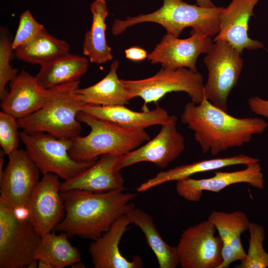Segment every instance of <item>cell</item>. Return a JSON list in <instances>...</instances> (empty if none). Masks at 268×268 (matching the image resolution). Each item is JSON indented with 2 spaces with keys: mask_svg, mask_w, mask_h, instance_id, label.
<instances>
[{
  "mask_svg": "<svg viewBox=\"0 0 268 268\" xmlns=\"http://www.w3.org/2000/svg\"><path fill=\"white\" fill-rule=\"evenodd\" d=\"M65 204L64 218L55 230L92 240L107 231L121 215L134 208L135 193H102L81 190L61 191Z\"/></svg>",
  "mask_w": 268,
  "mask_h": 268,
  "instance_id": "6da1fadb",
  "label": "cell"
},
{
  "mask_svg": "<svg viewBox=\"0 0 268 268\" xmlns=\"http://www.w3.org/2000/svg\"><path fill=\"white\" fill-rule=\"evenodd\" d=\"M182 122L194 133L201 151L216 155L229 148L250 142L254 134L268 127L263 119L237 118L214 105L204 97L199 104L186 103L181 115Z\"/></svg>",
  "mask_w": 268,
  "mask_h": 268,
  "instance_id": "7a4b0ae2",
  "label": "cell"
},
{
  "mask_svg": "<svg viewBox=\"0 0 268 268\" xmlns=\"http://www.w3.org/2000/svg\"><path fill=\"white\" fill-rule=\"evenodd\" d=\"M223 8L204 7L183 0H163L162 6L151 13L128 17L125 20L116 19L111 31L114 35L118 36L136 24L152 22L161 25L167 34L177 37L187 27L192 28L191 34L212 37L219 32Z\"/></svg>",
  "mask_w": 268,
  "mask_h": 268,
  "instance_id": "3957f363",
  "label": "cell"
},
{
  "mask_svg": "<svg viewBox=\"0 0 268 268\" xmlns=\"http://www.w3.org/2000/svg\"><path fill=\"white\" fill-rule=\"evenodd\" d=\"M77 119L91 129L86 136L71 139L69 154L77 161H95L104 154L122 155L150 139L145 129L125 127L82 111Z\"/></svg>",
  "mask_w": 268,
  "mask_h": 268,
  "instance_id": "277c9868",
  "label": "cell"
},
{
  "mask_svg": "<svg viewBox=\"0 0 268 268\" xmlns=\"http://www.w3.org/2000/svg\"><path fill=\"white\" fill-rule=\"evenodd\" d=\"M79 83L78 80L48 89V98L42 108L17 120L19 128L28 132L46 133L61 139L80 136L82 128L77 115L86 104L76 93Z\"/></svg>",
  "mask_w": 268,
  "mask_h": 268,
  "instance_id": "5b68a950",
  "label": "cell"
},
{
  "mask_svg": "<svg viewBox=\"0 0 268 268\" xmlns=\"http://www.w3.org/2000/svg\"><path fill=\"white\" fill-rule=\"evenodd\" d=\"M121 81L131 98L140 97L144 102L142 111L148 110L147 105L157 103L167 93L186 92L195 104H199L204 95L203 78L199 72L187 68L175 70L162 67L154 75L138 80Z\"/></svg>",
  "mask_w": 268,
  "mask_h": 268,
  "instance_id": "8992f818",
  "label": "cell"
},
{
  "mask_svg": "<svg viewBox=\"0 0 268 268\" xmlns=\"http://www.w3.org/2000/svg\"><path fill=\"white\" fill-rule=\"evenodd\" d=\"M25 150L43 175L53 173L64 181L71 179L95 161L79 162L69 154L71 139L57 138L44 132L20 133Z\"/></svg>",
  "mask_w": 268,
  "mask_h": 268,
  "instance_id": "52a82bcc",
  "label": "cell"
},
{
  "mask_svg": "<svg viewBox=\"0 0 268 268\" xmlns=\"http://www.w3.org/2000/svg\"><path fill=\"white\" fill-rule=\"evenodd\" d=\"M41 239L26 216L0 201V268H26Z\"/></svg>",
  "mask_w": 268,
  "mask_h": 268,
  "instance_id": "ba28073f",
  "label": "cell"
},
{
  "mask_svg": "<svg viewBox=\"0 0 268 268\" xmlns=\"http://www.w3.org/2000/svg\"><path fill=\"white\" fill-rule=\"evenodd\" d=\"M213 42L203 59L208 70L204 95L213 105L228 112L227 99L238 82L243 60L241 54L229 43Z\"/></svg>",
  "mask_w": 268,
  "mask_h": 268,
  "instance_id": "9c48e42d",
  "label": "cell"
},
{
  "mask_svg": "<svg viewBox=\"0 0 268 268\" xmlns=\"http://www.w3.org/2000/svg\"><path fill=\"white\" fill-rule=\"evenodd\" d=\"M216 230L207 219L182 231L177 246L182 268H218L222 261V241L215 235Z\"/></svg>",
  "mask_w": 268,
  "mask_h": 268,
  "instance_id": "30bf717a",
  "label": "cell"
},
{
  "mask_svg": "<svg viewBox=\"0 0 268 268\" xmlns=\"http://www.w3.org/2000/svg\"><path fill=\"white\" fill-rule=\"evenodd\" d=\"M0 178V201L14 210L24 209L41 173L25 149H16Z\"/></svg>",
  "mask_w": 268,
  "mask_h": 268,
  "instance_id": "8fae6325",
  "label": "cell"
},
{
  "mask_svg": "<svg viewBox=\"0 0 268 268\" xmlns=\"http://www.w3.org/2000/svg\"><path fill=\"white\" fill-rule=\"evenodd\" d=\"M60 179L53 173L43 175L24 209L26 217L41 236L54 230L65 214Z\"/></svg>",
  "mask_w": 268,
  "mask_h": 268,
  "instance_id": "7c38bea8",
  "label": "cell"
},
{
  "mask_svg": "<svg viewBox=\"0 0 268 268\" xmlns=\"http://www.w3.org/2000/svg\"><path fill=\"white\" fill-rule=\"evenodd\" d=\"M177 118L171 115L162 125L160 131L152 139L119 158L118 167L122 169L142 162L155 164L161 168H166L176 159L185 149V139L177 129Z\"/></svg>",
  "mask_w": 268,
  "mask_h": 268,
  "instance_id": "4fadbf2b",
  "label": "cell"
},
{
  "mask_svg": "<svg viewBox=\"0 0 268 268\" xmlns=\"http://www.w3.org/2000/svg\"><path fill=\"white\" fill-rule=\"evenodd\" d=\"M191 35L187 38L180 39L166 33L148 54V61L153 64H160L165 69L187 68L197 71L196 63L199 56L208 53L214 42L210 37L197 33Z\"/></svg>",
  "mask_w": 268,
  "mask_h": 268,
  "instance_id": "5bb4252c",
  "label": "cell"
},
{
  "mask_svg": "<svg viewBox=\"0 0 268 268\" xmlns=\"http://www.w3.org/2000/svg\"><path fill=\"white\" fill-rule=\"evenodd\" d=\"M245 183L262 189L264 187V175L259 162L246 165L243 170L232 172H215L209 178L195 179L188 178L177 181L178 195L190 201H198L203 191L219 193L226 187L234 184Z\"/></svg>",
  "mask_w": 268,
  "mask_h": 268,
  "instance_id": "9a60e30c",
  "label": "cell"
},
{
  "mask_svg": "<svg viewBox=\"0 0 268 268\" xmlns=\"http://www.w3.org/2000/svg\"><path fill=\"white\" fill-rule=\"evenodd\" d=\"M260 0H232L223 8L220 17V29L213 41L229 43L241 54L245 49L264 48L262 42L248 36L249 22L254 15V8Z\"/></svg>",
  "mask_w": 268,
  "mask_h": 268,
  "instance_id": "2e32d148",
  "label": "cell"
},
{
  "mask_svg": "<svg viewBox=\"0 0 268 268\" xmlns=\"http://www.w3.org/2000/svg\"><path fill=\"white\" fill-rule=\"evenodd\" d=\"M121 155L104 154L89 167L62 183L61 191L81 190L102 193L125 190L118 163Z\"/></svg>",
  "mask_w": 268,
  "mask_h": 268,
  "instance_id": "e0dca14e",
  "label": "cell"
},
{
  "mask_svg": "<svg viewBox=\"0 0 268 268\" xmlns=\"http://www.w3.org/2000/svg\"><path fill=\"white\" fill-rule=\"evenodd\" d=\"M130 223L127 214L121 215L107 231L90 244L89 253L95 268L143 267L142 261L139 256L135 255L129 260L120 251V240Z\"/></svg>",
  "mask_w": 268,
  "mask_h": 268,
  "instance_id": "ac0fdd59",
  "label": "cell"
},
{
  "mask_svg": "<svg viewBox=\"0 0 268 268\" xmlns=\"http://www.w3.org/2000/svg\"><path fill=\"white\" fill-rule=\"evenodd\" d=\"M10 90L1 100V110L16 119L26 117L44 105L49 89L42 87L35 76L22 70L9 82Z\"/></svg>",
  "mask_w": 268,
  "mask_h": 268,
  "instance_id": "d6986e66",
  "label": "cell"
},
{
  "mask_svg": "<svg viewBox=\"0 0 268 268\" xmlns=\"http://www.w3.org/2000/svg\"><path fill=\"white\" fill-rule=\"evenodd\" d=\"M81 111L133 129H145L155 125H162L171 117L166 110L158 105L153 110L137 112L127 108L125 105L101 106L86 104Z\"/></svg>",
  "mask_w": 268,
  "mask_h": 268,
  "instance_id": "ffe728a7",
  "label": "cell"
},
{
  "mask_svg": "<svg viewBox=\"0 0 268 268\" xmlns=\"http://www.w3.org/2000/svg\"><path fill=\"white\" fill-rule=\"evenodd\" d=\"M259 161L258 158L241 154L230 157L206 159L182 165L157 173L154 177L140 184L137 188V191L139 192H145L168 182L178 181L190 178L191 176L195 174L217 170L232 165L246 166Z\"/></svg>",
  "mask_w": 268,
  "mask_h": 268,
  "instance_id": "44dd1931",
  "label": "cell"
},
{
  "mask_svg": "<svg viewBox=\"0 0 268 268\" xmlns=\"http://www.w3.org/2000/svg\"><path fill=\"white\" fill-rule=\"evenodd\" d=\"M119 62L115 60L110 65L106 75L96 83L83 88H78L79 99L86 104L101 106L126 105L131 96L118 77Z\"/></svg>",
  "mask_w": 268,
  "mask_h": 268,
  "instance_id": "7402d4cb",
  "label": "cell"
},
{
  "mask_svg": "<svg viewBox=\"0 0 268 268\" xmlns=\"http://www.w3.org/2000/svg\"><path fill=\"white\" fill-rule=\"evenodd\" d=\"M92 23L84 35L83 54L91 63L105 64L113 59L112 50L106 39V19L108 9L105 0H94L90 5Z\"/></svg>",
  "mask_w": 268,
  "mask_h": 268,
  "instance_id": "603a6c76",
  "label": "cell"
},
{
  "mask_svg": "<svg viewBox=\"0 0 268 268\" xmlns=\"http://www.w3.org/2000/svg\"><path fill=\"white\" fill-rule=\"evenodd\" d=\"M89 65L87 57L69 53L42 65L35 76L39 84L48 89L61 84L80 80Z\"/></svg>",
  "mask_w": 268,
  "mask_h": 268,
  "instance_id": "cb8c5ba5",
  "label": "cell"
},
{
  "mask_svg": "<svg viewBox=\"0 0 268 268\" xmlns=\"http://www.w3.org/2000/svg\"><path fill=\"white\" fill-rule=\"evenodd\" d=\"M127 215L131 223L138 227L144 234L147 244L156 257L160 268H175L180 264L177 246L169 245L162 239L149 214L135 207Z\"/></svg>",
  "mask_w": 268,
  "mask_h": 268,
  "instance_id": "d4e9b609",
  "label": "cell"
},
{
  "mask_svg": "<svg viewBox=\"0 0 268 268\" xmlns=\"http://www.w3.org/2000/svg\"><path fill=\"white\" fill-rule=\"evenodd\" d=\"M70 46L66 41L58 39L44 29L27 44L15 50L19 60L40 66L69 53Z\"/></svg>",
  "mask_w": 268,
  "mask_h": 268,
  "instance_id": "484cf974",
  "label": "cell"
},
{
  "mask_svg": "<svg viewBox=\"0 0 268 268\" xmlns=\"http://www.w3.org/2000/svg\"><path fill=\"white\" fill-rule=\"evenodd\" d=\"M64 232L59 235L50 232L41 236L33 259L48 261L53 268H64L81 260L78 249L68 241Z\"/></svg>",
  "mask_w": 268,
  "mask_h": 268,
  "instance_id": "4316f807",
  "label": "cell"
},
{
  "mask_svg": "<svg viewBox=\"0 0 268 268\" xmlns=\"http://www.w3.org/2000/svg\"><path fill=\"white\" fill-rule=\"evenodd\" d=\"M208 220L215 226L222 243H228L239 252L246 253L241 234L248 230L251 222L244 212L240 210L231 213L213 211Z\"/></svg>",
  "mask_w": 268,
  "mask_h": 268,
  "instance_id": "83f0119b",
  "label": "cell"
},
{
  "mask_svg": "<svg viewBox=\"0 0 268 268\" xmlns=\"http://www.w3.org/2000/svg\"><path fill=\"white\" fill-rule=\"evenodd\" d=\"M248 230L250 240L248 253L245 258L235 268H268V253L264 250L263 245L265 239L264 227L258 224L251 222Z\"/></svg>",
  "mask_w": 268,
  "mask_h": 268,
  "instance_id": "f1b7e54d",
  "label": "cell"
},
{
  "mask_svg": "<svg viewBox=\"0 0 268 268\" xmlns=\"http://www.w3.org/2000/svg\"><path fill=\"white\" fill-rule=\"evenodd\" d=\"M12 40L3 27L0 30V98L3 99L8 93L6 84L18 73L17 68H13L10 61L14 55L12 47Z\"/></svg>",
  "mask_w": 268,
  "mask_h": 268,
  "instance_id": "f546056e",
  "label": "cell"
},
{
  "mask_svg": "<svg viewBox=\"0 0 268 268\" xmlns=\"http://www.w3.org/2000/svg\"><path fill=\"white\" fill-rule=\"evenodd\" d=\"M18 128L17 119L2 110L0 112V145L6 155L18 148Z\"/></svg>",
  "mask_w": 268,
  "mask_h": 268,
  "instance_id": "4dcf8cb0",
  "label": "cell"
},
{
  "mask_svg": "<svg viewBox=\"0 0 268 268\" xmlns=\"http://www.w3.org/2000/svg\"><path fill=\"white\" fill-rule=\"evenodd\" d=\"M44 29L29 10H25L19 17L18 28L12 41L13 49L27 44Z\"/></svg>",
  "mask_w": 268,
  "mask_h": 268,
  "instance_id": "1f68e13d",
  "label": "cell"
},
{
  "mask_svg": "<svg viewBox=\"0 0 268 268\" xmlns=\"http://www.w3.org/2000/svg\"><path fill=\"white\" fill-rule=\"evenodd\" d=\"M221 256L222 261L218 268H227L232 263L243 260L246 253L239 252L228 243H222Z\"/></svg>",
  "mask_w": 268,
  "mask_h": 268,
  "instance_id": "d6a6232c",
  "label": "cell"
},
{
  "mask_svg": "<svg viewBox=\"0 0 268 268\" xmlns=\"http://www.w3.org/2000/svg\"><path fill=\"white\" fill-rule=\"evenodd\" d=\"M248 103L251 111L268 119V100L253 96L249 99Z\"/></svg>",
  "mask_w": 268,
  "mask_h": 268,
  "instance_id": "836d02e7",
  "label": "cell"
},
{
  "mask_svg": "<svg viewBox=\"0 0 268 268\" xmlns=\"http://www.w3.org/2000/svg\"><path fill=\"white\" fill-rule=\"evenodd\" d=\"M126 58L133 61H141L147 58L148 54L146 50L139 47L134 46L125 51Z\"/></svg>",
  "mask_w": 268,
  "mask_h": 268,
  "instance_id": "e575fe53",
  "label": "cell"
},
{
  "mask_svg": "<svg viewBox=\"0 0 268 268\" xmlns=\"http://www.w3.org/2000/svg\"><path fill=\"white\" fill-rule=\"evenodd\" d=\"M197 5L204 7L213 8L216 7L211 0H196Z\"/></svg>",
  "mask_w": 268,
  "mask_h": 268,
  "instance_id": "d590c367",
  "label": "cell"
},
{
  "mask_svg": "<svg viewBox=\"0 0 268 268\" xmlns=\"http://www.w3.org/2000/svg\"><path fill=\"white\" fill-rule=\"evenodd\" d=\"M38 262V268H53L52 265L47 260L44 259H39Z\"/></svg>",
  "mask_w": 268,
  "mask_h": 268,
  "instance_id": "8d00e7d4",
  "label": "cell"
},
{
  "mask_svg": "<svg viewBox=\"0 0 268 268\" xmlns=\"http://www.w3.org/2000/svg\"><path fill=\"white\" fill-rule=\"evenodd\" d=\"M5 154V153L2 150L0 151V178L2 176L4 171L3 167L4 163V156Z\"/></svg>",
  "mask_w": 268,
  "mask_h": 268,
  "instance_id": "74e56055",
  "label": "cell"
},
{
  "mask_svg": "<svg viewBox=\"0 0 268 268\" xmlns=\"http://www.w3.org/2000/svg\"><path fill=\"white\" fill-rule=\"evenodd\" d=\"M38 260L33 259L28 264L26 268H38Z\"/></svg>",
  "mask_w": 268,
  "mask_h": 268,
  "instance_id": "f35d334b",
  "label": "cell"
},
{
  "mask_svg": "<svg viewBox=\"0 0 268 268\" xmlns=\"http://www.w3.org/2000/svg\"><path fill=\"white\" fill-rule=\"evenodd\" d=\"M71 268H85V265L81 261L77 262L70 266Z\"/></svg>",
  "mask_w": 268,
  "mask_h": 268,
  "instance_id": "ab89813d",
  "label": "cell"
}]
</instances>
